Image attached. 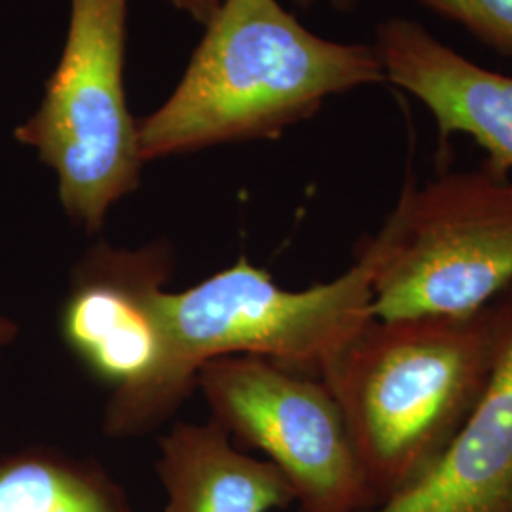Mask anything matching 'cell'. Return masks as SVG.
<instances>
[{
  "instance_id": "6da1fadb",
  "label": "cell",
  "mask_w": 512,
  "mask_h": 512,
  "mask_svg": "<svg viewBox=\"0 0 512 512\" xmlns=\"http://www.w3.org/2000/svg\"><path fill=\"white\" fill-rule=\"evenodd\" d=\"M495 300L463 317L372 319L321 378L376 507L420 480L471 418L501 353Z\"/></svg>"
},
{
  "instance_id": "7a4b0ae2",
  "label": "cell",
  "mask_w": 512,
  "mask_h": 512,
  "mask_svg": "<svg viewBox=\"0 0 512 512\" xmlns=\"http://www.w3.org/2000/svg\"><path fill=\"white\" fill-rule=\"evenodd\" d=\"M205 29L175 92L139 120L145 162L274 139L332 95L385 82L372 46L317 37L277 0H224Z\"/></svg>"
},
{
  "instance_id": "3957f363",
  "label": "cell",
  "mask_w": 512,
  "mask_h": 512,
  "mask_svg": "<svg viewBox=\"0 0 512 512\" xmlns=\"http://www.w3.org/2000/svg\"><path fill=\"white\" fill-rule=\"evenodd\" d=\"M372 258L359 245L344 274L291 291L247 258L181 293L164 294L167 363L154 399L156 427L196 387L205 363L249 355L323 378L374 319Z\"/></svg>"
},
{
  "instance_id": "277c9868",
  "label": "cell",
  "mask_w": 512,
  "mask_h": 512,
  "mask_svg": "<svg viewBox=\"0 0 512 512\" xmlns=\"http://www.w3.org/2000/svg\"><path fill=\"white\" fill-rule=\"evenodd\" d=\"M372 258V315L463 317L512 287V177L488 167L404 183Z\"/></svg>"
},
{
  "instance_id": "5b68a950",
  "label": "cell",
  "mask_w": 512,
  "mask_h": 512,
  "mask_svg": "<svg viewBox=\"0 0 512 512\" xmlns=\"http://www.w3.org/2000/svg\"><path fill=\"white\" fill-rule=\"evenodd\" d=\"M128 0H71L65 48L19 143L54 169L67 217L95 234L137 190L145 160L124 92Z\"/></svg>"
},
{
  "instance_id": "8992f818",
  "label": "cell",
  "mask_w": 512,
  "mask_h": 512,
  "mask_svg": "<svg viewBox=\"0 0 512 512\" xmlns=\"http://www.w3.org/2000/svg\"><path fill=\"white\" fill-rule=\"evenodd\" d=\"M196 387L211 420L255 448L287 478L298 512H366L376 497L329 385L266 359L219 357Z\"/></svg>"
},
{
  "instance_id": "52a82bcc",
  "label": "cell",
  "mask_w": 512,
  "mask_h": 512,
  "mask_svg": "<svg viewBox=\"0 0 512 512\" xmlns=\"http://www.w3.org/2000/svg\"><path fill=\"white\" fill-rule=\"evenodd\" d=\"M173 268L165 239L137 249L101 241L74 266L59 330L84 368L112 387L103 431L114 439L156 427L154 399L167 363L162 304Z\"/></svg>"
},
{
  "instance_id": "ba28073f",
  "label": "cell",
  "mask_w": 512,
  "mask_h": 512,
  "mask_svg": "<svg viewBox=\"0 0 512 512\" xmlns=\"http://www.w3.org/2000/svg\"><path fill=\"white\" fill-rule=\"evenodd\" d=\"M372 48L385 82L433 114L442 145L467 135L486 152L484 167L512 177V76L469 61L414 19L382 21Z\"/></svg>"
},
{
  "instance_id": "9c48e42d",
  "label": "cell",
  "mask_w": 512,
  "mask_h": 512,
  "mask_svg": "<svg viewBox=\"0 0 512 512\" xmlns=\"http://www.w3.org/2000/svg\"><path fill=\"white\" fill-rule=\"evenodd\" d=\"M497 304L501 353L482 401L420 480L366 512H512V287Z\"/></svg>"
},
{
  "instance_id": "30bf717a",
  "label": "cell",
  "mask_w": 512,
  "mask_h": 512,
  "mask_svg": "<svg viewBox=\"0 0 512 512\" xmlns=\"http://www.w3.org/2000/svg\"><path fill=\"white\" fill-rule=\"evenodd\" d=\"M164 512H272L294 505L291 484L268 459L241 452L217 421L177 423L156 461Z\"/></svg>"
},
{
  "instance_id": "8fae6325",
  "label": "cell",
  "mask_w": 512,
  "mask_h": 512,
  "mask_svg": "<svg viewBox=\"0 0 512 512\" xmlns=\"http://www.w3.org/2000/svg\"><path fill=\"white\" fill-rule=\"evenodd\" d=\"M0 512H133L122 484L95 459L48 446L0 456Z\"/></svg>"
},
{
  "instance_id": "7c38bea8",
  "label": "cell",
  "mask_w": 512,
  "mask_h": 512,
  "mask_svg": "<svg viewBox=\"0 0 512 512\" xmlns=\"http://www.w3.org/2000/svg\"><path fill=\"white\" fill-rule=\"evenodd\" d=\"M442 18L452 19L482 44L512 57V0H416Z\"/></svg>"
},
{
  "instance_id": "4fadbf2b",
  "label": "cell",
  "mask_w": 512,
  "mask_h": 512,
  "mask_svg": "<svg viewBox=\"0 0 512 512\" xmlns=\"http://www.w3.org/2000/svg\"><path fill=\"white\" fill-rule=\"evenodd\" d=\"M173 8L188 14L190 18L196 19L198 23L205 25L209 19L219 12L224 0H164Z\"/></svg>"
},
{
  "instance_id": "5bb4252c",
  "label": "cell",
  "mask_w": 512,
  "mask_h": 512,
  "mask_svg": "<svg viewBox=\"0 0 512 512\" xmlns=\"http://www.w3.org/2000/svg\"><path fill=\"white\" fill-rule=\"evenodd\" d=\"M16 338H18V325L12 319L0 315V357L4 349L8 348Z\"/></svg>"
},
{
  "instance_id": "9a60e30c",
  "label": "cell",
  "mask_w": 512,
  "mask_h": 512,
  "mask_svg": "<svg viewBox=\"0 0 512 512\" xmlns=\"http://www.w3.org/2000/svg\"><path fill=\"white\" fill-rule=\"evenodd\" d=\"M302 8H311L313 4H317L319 0H296ZM330 6L332 8H336L338 12H346V14H349V12H353L355 8H357V4H359V0H329Z\"/></svg>"
}]
</instances>
